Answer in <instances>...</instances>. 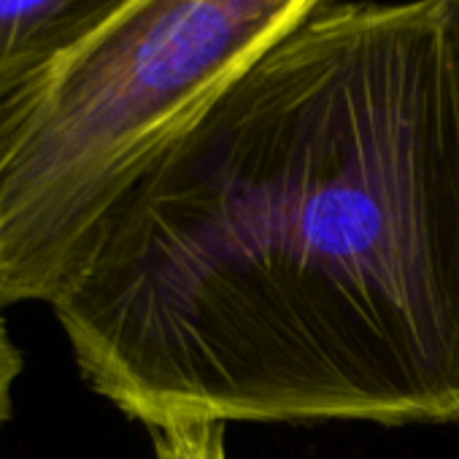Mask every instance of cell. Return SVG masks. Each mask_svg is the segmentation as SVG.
<instances>
[{"label":"cell","instance_id":"6da1fadb","mask_svg":"<svg viewBox=\"0 0 459 459\" xmlns=\"http://www.w3.org/2000/svg\"><path fill=\"white\" fill-rule=\"evenodd\" d=\"M49 306L152 429L459 421V79L432 0L322 9L141 173Z\"/></svg>","mask_w":459,"mask_h":459},{"label":"cell","instance_id":"3957f363","mask_svg":"<svg viewBox=\"0 0 459 459\" xmlns=\"http://www.w3.org/2000/svg\"><path fill=\"white\" fill-rule=\"evenodd\" d=\"M133 0H0V98L87 44Z\"/></svg>","mask_w":459,"mask_h":459},{"label":"cell","instance_id":"7a4b0ae2","mask_svg":"<svg viewBox=\"0 0 459 459\" xmlns=\"http://www.w3.org/2000/svg\"><path fill=\"white\" fill-rule=\"evenodd\" d=\"M335 0H133L0 98V308L52 303L141 173Z\"/></svg>","mask_w":459,"mask_h":459},{"label":"cell","instance_id":"5b68a950","mask_svg":"<svg viewBox=\"0 0 459 459\" xmlns=\"http://www.w3.org/2000/svg\"><path fill=\"white\" fill-rule=\"evenodd\" d=\"M20 373H22V354L14 346L4 316H0V427H4L6 419L12 416L14 384H17Z\"/></svg>","mask_w":459,"mask_h":459},{"label":"cell","instance_id":"8992f818","mask_svg":"<svg viewBox=\"0 0 459 459\" xmlns=\"http://www.w3.org/2000/svg\"><path fill=\"white\" fill-rule=\"evenodd\" d=\"M437 20H440V36L448 55V63L459 79V0H432Z\"/></svg>","mask_w":459,"mask_h":459},{"label":"cell","instance_id":"277c9868","mask_svg":"<svg viewBox=\"0 0 459 459\" xmlns=\"http://www.w3.org/2000/svg\"><path fill=\"white\" fill-rule=\"evenodd\" d=\"M157 459H227L224 421L181 419L154 429Z\"/></svg>","mask_w":459,"mask_h":459}]
</instances>
